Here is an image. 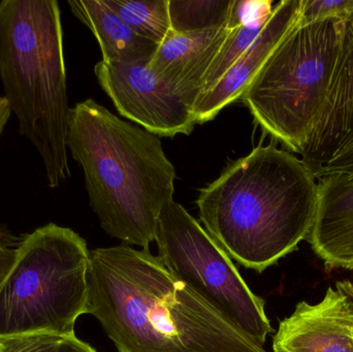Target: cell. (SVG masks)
<instances>
[{"label": "cell", "mask_w": 353, "mask_h": 352, "mask_svg": "<svg viewBox=\"0 0 353 352\" xmlns=\"http://www.w3.org/2000/svg\"><path fill=\"white\" fill-rule=\"evenodd\" d=\"M87 281V313L118 352H267L149 249L90 250Z\"/></svg>", "instance_id": "1"}, {"label": "cell", "mask_w": 353, "mask_h": 352, "mask_svg": "<svg viewBox=\"0 0 353 352\" xmlns=\"http://www.w3.org/2000/svg\"><path fill=\"white\" fill-rule=\"evenodd\" d=\"M196 205L214 241L238 264L261 273L310 235L319 182L302 158L270 144L228 165L199 191Z\"/></svg>", "instance_id": "2"}, {"label": "cell", "mask_w": 353, "mask_h": 352, "mask_svg": "<svg viewBox=\"0 0 353 352\" xmlns=\"http://www.w3.org/2000/svg\"><path fill=\"white\" fill-rule=\"evenodd\" d=\"M66 146L84 171L89 203L103 231L149 249L175 192V167L161 138L86 99L70 109Z\"/></svg>", "instance_id": "3"}, {"label": "cell", "mask_w": 353, "mask_h": 352, "mask_svg": "<svg viewBox=\"0 0 353 352\" xmlns=\"http://www.w3.org/2000/svg\"><path fill=\"white\" fill-rule=\"evenodd\" d=\"M0 79L20 134L43 158L50 187H58L70 175V109L57 1L0 2Z\"/></svg>", "instance_id": "4"}, {"label": "cell", "mask_w": 353, "mask_h": 352, "mask_svg": "<svg viewBox=\"0 0 353 352\" xmlns=\"http://www.w3.org/2000/svg\"><path fill=\"white\" fill-rule=\"evenodd\" d=\"M344 19L294 26L241 96L255 122L288 151L303 155L325 105Z\"/></svg>", "instance_id": "5"}, {"label": "cell", "mask_w": 353, "mask_h": 352, "mask_svg": "<svg viewBox=\"0 0 353 352\" xmlns=\"http://www.w3.org/2000/svg\"><path fill=\"white\" fill-rule=\"evenodd\" d=\"M86 241L49 223L25 235L16 264L0 285V340L31 334H74L87 313Z\"/></svg>", "instance_id": "6"}, {"label": "cell", "mask_w": 353, "mask_h": 352, "mask_svg": "<svg viewBox=\"0 0 353 352\" xmlns=\"http://www.w3.org/2000/svg\"><path fill=\"white\" fill-rule=\"evenodd\" d=\"M155 241L168 270L253 342L273 333L265 302L253 293L228 254L175 200L161 211Z\"/></svg>", "instance_id": "7"}, {"label": "cell", "mask_w": 353, "mask_h": 352, "mask_svg": "<svg viewBox=\"0 0 353 352\" xmlns=\"http://www.w3.org/2000/svg\"><path fill=\"white\" fill-rule=\"evenodd\" d=\"M95 76L118 113L155 136L174 138L194 130L193 107L155 76L149 63L101 62Z\"/></svg>", "instance_id": "8"}, {"label": "cell", "mask_w": 353, "mask_h": 352, "mask_svg": "<svg viewBox=\"0 0 353 352\" xmlns=\"http://www.w3.org/2000/svg\"><path fill=\"white\" fill-rule=\"evenodd\" d=\"M352 282L329 287L317 304L301 302L279 324L274 352H353Z\"/></svg>", "instance_id": "9"}, {"label": "cell", "mask_w": 353, "mask_h": 352, "mask_svg": "<svg viewBox=\"0 0 353 352\" xmlns=\"http://www.w3.org/2000/svg\"><path fill=\"white\" fill-rule=\"evenodd\" d=\"M353 142V12L343 20L341 43L325 105L303 161L313 173Z\"/></svg>", "instance_id": "10"}, {"label": "cell", "mask_w": 353, "mask_h": 352, "mask_svg": "<svg viewBox=\"0 0 353 352\" xmlns=\"http://www.w3.org/2000/svg\"><path fill=\"white\" fill-rule=\"evenodd\" d=\"M300 12V0H282L276 4L259 37L205 94L197 99L195 123L214 119L224 107L241 99L244 91L276 45L294 26Z\"/></svg>", "instance_id": "11"}, {"label": "cell", "mask_w": 353, "mask_h": 352, "mask_svg": "<svg viewBox=\"0 0 353 352\" xmlns=\"http://www.w3.org/2000/svg\"><path fill=\"white\" fill-rule=\"evenodd\" d=\"M232 29L226 24L196 32L172 30L159 45L149 68L194 107L210 65Z\"/></svg>", "instance_id": "12"}, {"label": "cell", "mask_w": 353, "mask_h": 352, "mask_svg": "<svg viewBox=\"0 0 353 352\" xmlns=\"http://www.w3.org/2000/svg\"><path fill=\"white\" fill-rule=\"evenodd\" d=\"M319 207L307 241L330 268L353 269V169L323 174Z\"/></svg>", "instance_id": "13"}, {"label": "cell", "mask_w": 353, "mask_h": 352, "mask_svg": "<svg viewBox=\"0 0 353 352\" xmlns=\"http://www.w3.org/2000/svg\"><path fill=\"white\" fill-rule=\"evenodd\" d=\"M68 6L97 37L103 61L150 63L159 45L132 30L103 0H74Z\"/></svg>", "instance_id": "14"}, {"label": "cell", "mask_w": 353, "mask_h": 352, "mask_svg": "<svg viewBox=\"0 0 353 352\" xmlns=\"http://www.w3.org/2000/svg\"><path fill=\"white\" fill-rule=\"evenodd\" d=\"M132 30L161 45L172 31L169 0H103Z\"/></svg>", "instance_id": "15"}, {"label": "cell", "mask_w": 353, "mask_h": 352, "mask_svg": "<svg viewBox=\"0 0 353 352\" xmlns=\"http://www.w3.org/2000/svg\"><path fill=\"white\" fill-rule=\"evenodd\" d=\"M236 0H169L172 30L196 32L230 24Z\"/></svg>", "instance_id": "16"}, {"label": "cell", "mask_w": 353, "mask_h": 352, "mask_svg": "<svg viewBox=\"0 0 353 352\" xmlns=\"http://www.w3.org/2000/svg\"><path fill=\"white\" fill-rule=\"evenodd\" d=\"M270 14L239 25L232 29L205 74L201 96L208 92L230 70V66L250 47L251 43L263 30Z\"/></svg>", "instance_id": "17"}, {"label": "cell", "mask_w": 353, "mask_h": 352, "mask_svg": "<svg viewBox=\"0 0 353 352\" xmlns=\"http://www.w3.org/2000/svg\"><path fill=\"white\" fill-rule=\"evenodd\" d=\"M353 12V0H300L299 20L310 23L325 19H345Z\"/></svg>", "instance_id": "18"}, {"label": "cell", "mask_w": 353, "mask_h": 352, "mask_svg": "<svg viewBox=\"0 0 353 352\" xmlns=\"http://www.w3.org/2000/svg\"><path fill=\"white\" fill-rule=\"evenodd\" d=\"M61 337L31 334L0 340V352H55Z\"/></svg>", "instance_id": "19"}, {"label": "cell", "mask_w": 353, "mask_h": 352, "mask_svg": "<svg viewBox=\"0 0 353 352\" xmlns=\"http://www.w3.org/2000/svg\"><path fill=\"white\" fill-rule=\"evenodd\" d=\"M24 238L25 235L18 237L0 225V285L16 264Z\"/></svg>", "instance_id": "20"}, {"label": "cell", "mask_w": 353, "mask_h": 352, "mask_svg": "<svg viewBox=\"0 0 353 352\" xmlns=\"http://www.w3.org/2000/svg\"><path fill=\"white\" fill-rule=\"evenodd\" d=\"M55 352H97L84 341L77 338L76 335H68L60 338Z\"/></svg>", "instance_id": "21"}, {"label": "cell", "mask_w": 353, "mask_h": 352, "mask_svg": "<svg viewBox=\"0 0 353 352\" xmlns=\"http://www.w3.org/2000/svg\"><path fill=\"white\" fill-rule=\"evenodd\" d=\"M10 105L6 96H0V134L3 132L4 126L8 123V120L10 117Z\"/></svg>", "instance_id": "22"}, {"label": "cell", "mask_w": 353, "mask_h": 352, "mask_svg": "<svg viewBox=\"0 0 353 352\" xmlns=\"http://www.w3.org/2000/svg\"><path fill=\"white\" fill-rule=\"evenodd\" d=\"M350 289H352V295H353V284L352 283V287H350Z\"/></svg>", "instance_id": "23"}]
</instances>
